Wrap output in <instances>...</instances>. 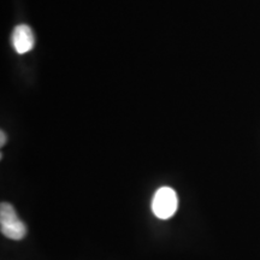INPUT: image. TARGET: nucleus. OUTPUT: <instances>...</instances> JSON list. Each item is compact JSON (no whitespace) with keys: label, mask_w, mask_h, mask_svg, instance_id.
I'll return each mask as SVG.
<instances>
[{"label":"nucleus","mask_w":260,"mask_h":260,"mask_svg":"<svg viewBox=\"0 0 260 260\" xmlns=\"http://www.w3.org/2000/svg\"><path fill=\"white\" fill-rule=\"evenodd\" d=\"M177 206V195L174 189L169 187H162L157 190L153 198V203H152V210L158 218H170L176 212Z\"/></svg>","instance_id":"2"},{"label":"nucleus","mask_w":260,"mask_h":260,"mask_svg":"<svg viewBox=\"0 0 260 260\" xmlns=\"http://www.w3.org/2000/svg\"><path fill=\"white\" fill-rule=\"evenodd\" d=\"M0 229L3 235L15 241L24 239L27 235V226L18 217L15 207L9 203L0 205Z\"/></svg>","instance_id":"1"},{"label":"nucleus","mask_w":260,"mask_h":260,"mask_svg":"<svg viewBox=\"0 0 260 260\" xmlns=\"http://www.w3.org/2000/svg\"><path fill=\"white\" fill-rule=\"evenodd\" d=\"M12 46L19 54L27 53L34 47L35 39L31 29L27 24L17 25L12 31Z\"/></svg>","instance_id":"3"},{"label":"nucleus","mask_w":260,"mask_h":260,"mask_svg":"<svg viewBox=\"0 0 260 260\" xmlns=\"http://www.w3.org/2000/svg\"><path fill=\"white\" fill-rule=\"evenodd\" d=\"M6 142V135L4 134V132H2V146H4Z\"/></svg>","instance_id":"4"}]
</instances>
